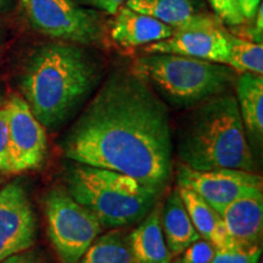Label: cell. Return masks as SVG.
<instances>
[{
	"mask_svg": "<svg viewBox=\"0 0 263 263\" xmlns=\"http://www.w3.org/2000/svg\"><path fill=\"white\" fill-rule=\"evenodd\" d=\"M217 17L229 26H240L245 24L238 0H209Z\"/></svg>",
	"mask_w": 263,
	"mask_h": 263,
	"instance_id": "22",
	"label": "cell"
},
{
	"mask_svg": "<svg viewBox=\"0 0 263 263\" xmlns=\"http://www.w3.org/2000/svg\"><path fill=\"white\" fill-rule=\"evenodd\" d=\"M8 3H9V0H0V11L5 8Z\"/></svg>",
	"mask_w": 263,
	"mask_h": 263,
	"instance_id": "29",
	"label": "cell"
},
{
	"mask_svg": "<svg viewBox=\"0 0 263 263\" xmlns=\"http://www.w3.org/2000/svg\"><path fill=\"white\" fill-rule=\"evenodd\" d=\"M111 37L123 48H137L170 38L174 28L122 5L114 15Z\"/></svg>",
	"mask_w": 263,
	"mask_h": 263,
	"instance_id": "13",
	"label": "cell"
},
{
	"mask_svg": "<svg viewBox=\"0 0 263 263\" xmlns=\"http://www.w3.org/2000/svg\"><path fill=\"white\" fill-rule=\"evenodd\" d=\"M226 42L228 48V66L240 73H263V47L258 43L236 37L226 31Z\"/></svg>",
	"mask_w": 263,
	"mask_h": 263,
	"instance_id": "20",
	"label": "cell"
},
{
	"mask_svg": "<svg viewBox=\"0 0 263 263\" xmlns=\"http://www.w3.org/2000/svg\"><path fill=\"white\" fill-rule=\"evenodd\" d=\"M0 51H2V31H0Z\"/></svg>",
	"mask_w": 263,
	"mask_h": 263,
	"instance_id": "30",
	"label": "cell"
},
{
	"mask_svg": "<svg viewBox=\"0 0 263 263\" xmlns=\"http://www.w3.org/2000/svg\"><path fill=\"white\" fill-rule=\"evenodd\" d=\"M73 162L115 171L162 193L173 171L170 111L133 72L108 76L61 143Z\"/></svg>",
	"mask_w": 263,
	"mask_h": 263,
	"instance_id": "1",
	"label": "cell"
},
{
	"mask_svg": "<svg viewBox=\"0 0 263 263\" xmlns=\"http://www.w3.org/2000/svg\"><path fill=\"white\" fill-rule=\"evenodd\" d=\"M170 263H180L179 259H176V261H171Z\"/></svg>",
	"mask_w": 263,
	"mask_h": 263,
	"instance_id": "31",
	"label": "cell"
},
{
	"mask_svg": "<svg viewBox=\"0 0 263 263\" xmlns=\"http://www.w3.org/2000/svg\"><path fill=\"white\" fill-rule=\"evenodd\" d=\"M222 218L229 236L236 244L258 245L263 222L262 189L246 193L229 203Z\"/></svg>",
	"mask_w": 263,
	"mask_h": 263,
	"instance_id": "14",
	"label": "cell"
},
{
	"mask_svg": "<svg viewBox=\"0 0 263 263\" xmlns=\"http://www.w3.org/2000/svg\"><path fill=\"white\" fill-rule=\"evenodd\" d=\"M216 248L211 242L200 238L182 252L180 263H210Z\"/></svg>",
	"mask_w": 263,
	"mask_h": 263,
	"instance_id": "23",
	"label": "cell"
},
{
	"mask_svg": "<svg viewBox=\"0 0 263 263\" xmlns=\"http://www.w3.org/2000/svg\"><path fill=\"white\" fill-rule=\"evenodd\" d=\"M176 178L178 188L193 190L221 216L226 207L238 197L262 189L261 176L235 168L196 171L180 164Z\"/></svg>",
	"mask_w": 263,
	"mask_h": 263,
	"instance_id": "10",
	"label": "cell"
},
{
	"mask_svg": "<svg viewBox=\"0 0 263 263\" xmlns=\"http://www.w3.org/2000/svg\"><path fill=\"white\" fill-rule=\"evenodd\" d=\"M240 116L246 137L256 147H261L263 139V77L262 74L240 73L236 84Z\"/></svg>",
	"mask_w": 263,
	"mask_h": 263,
	"instance_id": "17",
	"label": "cell"
},
{
	"mask_svg": "<svg viewBox=\"0 0 263 263\" xmlns=\"http://www.w3.org/2000/svg\"><path fill=\"white\" fill-rule=\"evenodd\" d=\"M0 263H51L45 254L38 249H28L10 257L3 259Z\"/></svg>",
	"mask_w": 263,
	"mask_h": 263,
	"instance_id": "25",
	"label": "cell"
},
{
	"mask_svg": "<svg viewBox=\"0 0 263 263\" xmlns=\"http://www.w3.org/2000/svg\"><path fill=\"white\" fill-rule=\"evenodd\" d=\"M0 173H10L8 117L4 106L0 107Z\"/></svg>",
	"mask_w": 263,
	"mask_h": 263,
	"instance_id": "24",
	"label": "cell"
},
{
	"mask_svg": "<svg viewBox=\"0 0 263 263\" xmlns=\"http://www.w3.org/2000/svg\"><path fill=\"white\" fill-rule=\"evenodd\" d=\"M178 192L189 213L193 226L195 227L201 239L211 242L216 249L236 244L227 232L222 216L215 209H212L201 196L189 189L178 188Z\"/></svg>",
	"mask_w": 263,
	"mask_h": 263,
	"instance_id": "18",
	"label": "cell"
},
{
	"mask_svg": "<svg viewBox=\"0 0 263 263\" xmlns=\"http://www.w3.org/2000/svg\"><path fill=\"white\" fill-rule=\"evenodd\" d=\"M98 80L97 64L80 44L54 42L33 50L18 84L34 117L55 130L84 103Z\"/></svg>",
	"mask_w": 263,
	"mask_h": 263,
	"instance_id": "2",
	"label": "cell"
},
{
	"mask_svg": "<svg viewBox=\"0 0 263 263\" xmlns=\"http://www.w3.org/2000/svg\"><path fill=\"white\" fill-rule=\"evenodd\" d=\"M28 24L49 38L80 45L101 42L99 16L73 0H20Z\"/></svg>",
	"mask_w": 263,
	"mask_h": 263,
	"instance_id": "7",
	"label": "cell"
},
{
	"mask_svg": "<svg viewBox=\"0 0 263 263\" xmlns=\"http://www.w3.org/2000/svg\"><path fill=\"white\" fill-rule=\"evenodd\" d=\"M48 235L62 263H77L101 234L103 226L90 210L66 189L54 188L44 196Z\"/></svg>",
	"mask_w": 263,
	"mask_h": 263,
	"instance_id": "6",
	"label": "cell"
},
{
	"mask_svg": "<svg viewBox=\"0 0 263 263\" xmlns=\"http://www.w3.org/2000/svg\"><path fill=\"white\" fill-rule=\"evenodd\" d=\"M4 108L8 117L10 173L39 168L48 151L45 128L17 94L6 99Z\"/></svg>",
	"mask_w": 263,
	"mask_h": 263,
	"instance_id": "8",
	"label": "cell"
},
{
	"mask_svg": "<svg viewBox=\"0 0 263 263\" xmlns=\"http://www.w3.org/2000/svg\"><path fill=\"white\" fill-rule=\"evenodd\" d=\"M37 233V216L28 190L22 180H11L0 189V262L32 249Z\"/></svg>",
	"mask_w": 263,
	"mask_h": 263,
	"instance_id": "9",
	"label": "cell"
},
{
	"mask_svg": "<svg viewBox=\"0 0 263 263\" xmlns=\"http://www.w3.org/2000/svg\"><path fill=\"white\" fill-rule=\"evenodd\" d=\"M6 101V97H5V88H4V84L0 83V107L4 106Z\"/></svg>",
	"mask_w": 263,
	"mask_h": 263,
	"instance_id": "28",
	"label": "cell"
},
{
	"mask_svg": "<svg viewBox=\"0 0 263 263\" xmlns=\"http://www.w3.org/2000/svg\"><path fill=\"white\" fill-rule=\"evenodd\" d=\"M134 263H136V262H134Z\"/></svg>",
	"mask_w": 263,
	"mask_h": 263,
	"instance_id": "32",
	"label": "cell"
},
{
	"mask_svg": "<svg viewBox=\"0 0 263 263\" xmlns=\"http://www.w3.org/2000/svg\"><path fill=\"white\" fill-rule=\"evenodd\" d=\"M77 263H134L129 239L120 229L98 236Z\"/></svg>",
	"mask_w": 263,
	"mask_h": 263,
	"instance_id": "19",
	"label": "cell"
},
{
	"mask_svg": "<svg viewBox=\"0 0 263 263\" xmlns=\"http://www.w3.org/2000/svg\"><path fill=\"white\" fill-rule=\"evenodd\" d=\"M132 10L149 15L174 31L221 26V20L201 8L200 0H127Z\"/></svg>",
	"mask_w": 263,
	"mask_h": 263,
	"instance_id": "12",
	"label": "cell"
},
{
	"mask_svg": "<svg viewBox=\"0 0 263 263\" xmlns=\"http://www.w3.org/2000/svg\"><path fill=\"white\" fill-rule=\"evenodd\" d=\"M81 2L85 5L104 11L105 14L115 15L121 6L126 4L127 0H81Z\"/></svg>",
	"mask_w": 263,
	"mask_h": 263,
	"instance_id": "26",
	"label": "cell"
},
{
	"mask_svg": "<svg viewBox=\"0 0 263 263\" xmlns=\"http://www.w3.org/2000/svg\"><path fill=\"white\" fill-rule=\"evenodd\" d=\"M224 33L226 29L222 26L178 29L170 38L146 45L144 51L183 55L228 65Z\"/></svg>",
	"mask_w": 263,
	"mask_h": 263,
	"instance_id": "11",
	"label": "cell"
},
{
	"mask_svg": "<svg viewBox=\"0 0 263 263\" xmlns=\"http://www.w3.org/2000/svg\"><path fill=\"white\" fill-rule=\"evenodd\" d=\"M262 249L258 245L235 244L215 250L210 263H258Z\"/></svg>",
	"mask_w": 263,
	"mask_h": 263,
	"instance_id": "21",
	"label": "cell"
},
{
	"mask_svg": "<svg viewBox=\"0 0 263 263\" xmlns=\"http://www.w3.org/2000/svg\"><path fill=\"white\" fill-rule=\"evenodd\" d=\"M66 190L110 229L140 222L161 195L126 174L78 162L66 173Z\"/></svg>",
	"mask_w": 263,
	"mask_h": 263,
	"instance_id": "4",
	"label": "cell"
},
{
	"mask_svg": "<svg viewBox=\"0 0 263 263\" xmlns=\"http://www.w3.org/2000/svg\"><path fill=\"white\" fill-rule=\"evenodd\" d=\"M132 72L159 97L178 107H192L226 93L234 80L228 65L176 54L146 52L134 61Z\"/></svg>",
	"mask_w": 263,
	"mask_h": 263,
	"instance_id": "5",
	"label": "cell"
},
{
	"mask_svg": "<svg viewBox=\"0 0 263 263\" xmlns=\"http://www.w3.org/2000/svg\"><path fill=\"white\" fill-rule=\"evenodd\" d=\"M128 239L136 263H170L172 261L173 255L167 248L161 228L160 205L154 206Z\"/></svg>",
	"mask_w": 263,
	"mask_h": 263,
	"instance_id": "15",
	"label": "cell"
},
{
	"mask_svg": "<svg viewBox=\"0 0 263 263\" xmlns=\"http://www.w3.org/2000/svg\"><path fill=\"white\" fill-rule=\"evenodd\" d=\"M177 156L184 166L196 171L254 172L255 157L236 97L226 91L195 105L178 128Z\"/></svg>",
	"mask_w": 263,
	"mask_h": 263,
	"instance_id": "3",
	"label": "cell"
},
{
	"mask_svg": "<svg viewBox=\"0 0 263 263\" xmlns=\"http://www.w3.org/2000/svg\"><path fill=\"white\" fill-rule=\"evenodd\" d=\"M161 228L167 248L173 256L180 255L201 238L193 226L178 189L171 192L161 207Z\"/></svg>",
	"mask_w": 263,
	"mask_h": 263,
	"instance_id": "16",
	"label": "cell"
},
{
	"mask_svg": "<svg viewBox=\"0 0 263 263\" xmlns=\"http://www.w3.org/2000/svg\"><path fill=\"white\" fill-rule=\"evenodd\" d=\"M238 3L244 18L246 21H250L255 17L256 11H257L262 0H238Z\"/></svg>",
	"mask_w": 263,
	"mask_h": 263,
	"instance_id": "27",
	"label": "cell"
}]
</instances>
